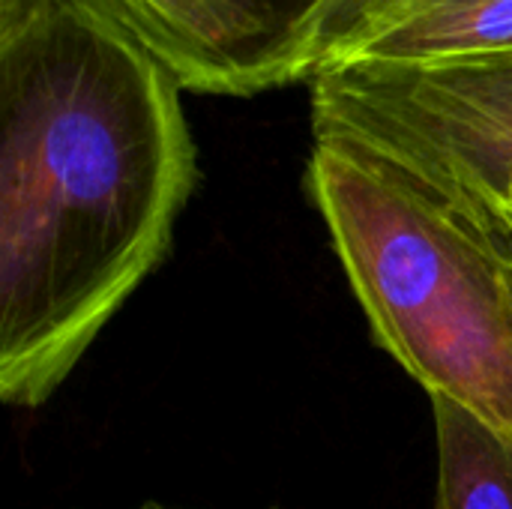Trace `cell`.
<instances>
[{
    "label": "cell",
    "mask_w": 512,
    "mask_h": 509,
    "mask_svg": "<svg viewBox=\"0 0 512 509\" xmlns=\"http://www.w3.org/2000/svg\"><path fill=\"white\" fill-rule=\"evenodd\" d=\"M183 84L105 0H0V399L39 408L165 258Z\"/></svg>",
    "instance_id": "6da1fadb"
},
{
    "label": "cell",
    "mask_w": 512,
    "mask_h": 509,
    "mask_svg": "<svg viewBox=\"0 0 512 509\" xmlns=\"http://www.w3.org/2000/svg\"><path fill=\"white\" fill-rule=\"evenodd\" d=\"M306 189L375 342L512 435V294L492 234L363 150L315 141Z\"/></svg>",
    "instance_id": "7a4b0ae2"
},
{
    "label": "cell",
    "mask_w": 512,
    "mask_h": 509,
    "mask_svg": "<svg viewBox=\"0 0 512 509\" xmlns=\"http://www.w3.org/2000/svg\"><path fill=\"white\" fill-rule=\"evenodd\" d=\"M309 84L315 141L384 159L486 234L498 225L512 186V51L339 66Z\"/></svg>",
    "instance_id": "3957f363"
},
{
    "label": "cell",
    "mask_w": 512,
    "mask_h": 509,
    "mask_svg": "<svg viewBox=\"0 0 512 509\" xmlns=\"http://www.w3.org/2000/svg\"><path fill=\"white\" fill-rule=\"evenodd\" d=\"M183 90L255 96L306 0H105Z\"/></svg>",
    "instance_id": "277c9868"
},
{
    "label": "cell",
    "mask_w": 512,
    "mask_h": 509,
    "mask_svg": "<svg viewBox=\"0 0 512 509\" xmlns=\"http://www.w3.org/2000/svg\"><path fill=\"white\" fill-rule=\"evenodd\" d=\"M501 51H512V0H429L366 30L321 72L339 66H441Z\"/></svg>",
    "instance_id": "5b68a950"
},
{
    "label": "cell",
    "mask_w": 512,
    "mask_h": 509,
    "mask_svg": "<svg viewBox=\"0 0 512 509\" xmlns=\"http://www.w3.org/2000/svg\"><path fill=\"white\" fill-rule=\"evenodd\" d=\"M438 435V509H512V435L447 396H429Z\"/></svg>",
    "instance_id": "8992f818"
},
{
    "label": "cell",
    "mask_w": 512,
    "mask_h": 509,
    "mask_svg": "<svg viewBox=\"0 0 512 509\" xmlns=\"http://www.w3.org/2000/svg\"><path fill=\"white\" fill-rule=\"evenodd\" d=\"M420 3L429 0H306L270 63L267 90L312 81L357 36Z\"/></svg>",
    "instance_id": "52a82bcc"
},
{
    "label": "cell",
    "mask_w": 512,
    "mask_h": 509,
    "mask_svg": "<svg viewBox=\"0 0 512 509\" xmlns=\"http://www.w3.org/2000/svg\"><path fill=\"white\" fill-rule=\"evenodd\" d=\"M492 240H495V243H498V249H501L504 273H507V285H510V294H512V219H504V222L492 231Z\"/></svg>",
    "instance_id": "ba28073f"
},
{
    "label": "cell",
    "mask_w": 512,
    "mask_h": 509,
    "mask_svg": "<svg viewBox=\"0 0 512 509\" xmlns=\"http://www.w3.org/2000/svg\"><path fill=\"white\" fill-rule=\"evenodd\" d=\"M504 219H512V186H510V195H507V201H504V210H501V216H498V225H501ZM498 225H495V228H498ZM495 228H492V231H495ZM492 231H489V234H492Z\"/></svg>",
    "instance_id": "9c48e42d"
},
{
    "label": "cell",
    "mask_w": 512,
    "mask_h": 509,
    "mask_svg": "<svg viewBox=\"0 0 512 509\" xmlns=\"http://www.w3.org/2000/svg\"><path fill=\"white\" fill-rule=\"evenodd\" d=\"M141 509H168V507H159V504H147V507H141Z\"/></svg>",
    "instance_id": "30bf717a"
}]
</instances>
